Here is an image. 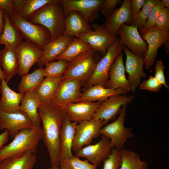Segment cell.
Segmentation results:
<instances>
[{"label": "cell", "mask_w": 169, "mask_h": 169, "mask_svg": "<svg viewBox=\"0 0 169 169\" xmlns=\"http://www.w3.org/2000/svg\"><path fill=\"white\" fill-rule=\"evenodd\" d=\"M155 26L160 30L169 32V8H165L161 11L156 19Z\"/></svg>", "instance_id": "ab89813d"}, {"label": "cell", "mask_w": 169, "mask_h": 169, "mask_svg": "<svg viewBox=\"0 0 169 169\" xmlns=\"http://www.w3.org/2000/svg\"><path fill=\"white\" fill-rule=\"evenodd\" d=\"M162 85L154 76H150L147 80L143 81L140 85L141 90H146L154 92L159 91Z\"/></svg>", "instance_id": "b9f144b4"}, {"label": "cell", "mask_w": 169, "mask_h": 169, "mask_svg": "<svg viewBox=\"0 0 169 169\" xmlns=\"http://www.w3.org/2000/svg\"><path fill=\"white\" fill-rule=\"evenodd\" d=\"M13 141L0 149V163L6 158L20 153L30 151L35 154L42 139L40 125L20 131Z\"/></svg>", "instance_id": "3957f363"}, {"label": "cell", "mask_w": 169, "mask_h": 169, "mask_svg": "<svg viewBox=\"0 0 169 169\" xmlns=\"http://www.w3.org/2000/svg\"><path fill=\"white\" fill-rule=\"evenodd\" d=\"M165 8H169V1L168 0H161Z\"/></svg>", "instance_id": "681fc988"}, {"label": "cell", "mask_w": 169, "mask_h": 169, "mask_svg": "<svg viewBox=\"0 0 169 169\" xmlns=\"http://www.w3.org/2000/svg\"><path fill=\"white\" fill-rule=\"evenodd\" d=\"M4 26L0 35V45L15 49L23 40L20 32L11 23L7 14L4 11Z\"/></svg>", "instance_id": "4dcf8cb0"}, {"label": "cell", "mask_w": 169, "mask_h": 169, "mask_svg": "<svg viewBox=\"0 0 169 169\" xmlns=\"http://www.w3.org/2000/svg\"><path fill=\"white\" fill-rule=\"evenodd\" d=\"M53 0H25L19 15L28 20L37 11Z\"/></svg>", "instance_id": "e575fe53"}, {"label": "cell", "mask_w": 169, "mask_h": 169, "mask_svg": "<svg viewBox=\"0 0 169 169\" xmlns=\"http://www.w3.org/2000/svg\"><path fill=\"white\" fill-rule=\"evenodd\" d=\"M138 31L142 39L148 44L146 53L143 59L145 69H147L153 64L159 48L169 40V33L160 30L155 26L141 28Z\"/></svg>", "instance_id": "ba28073f"}, {"label": "cell", "mask_w": 169, "mask_h": 169, "mask_svg": "<svg viewBox=\"0 0 169 169\" xmlns=\"http://www.w3.org/2000/svg\"><path fill=\"white\" fill-rule=\"evenodd\" d=\"M40 103L34 90L24 93L20 103L19 111L30 120L33 126L40 125L41 119L38 111Z\"/></svg>", "instance_id": "484cf974"}, {"label": "cell", "mask_w": 169, "mask_h": 169, "mask_svg": "<svg viewBox=\"0 0 169 169\" xmlns=\"http://www.w3.org/2000/svg\"><path fill=\"white\" fill-rule=\"evenodd\" d=\"M0 65L7 83L18 73L19 62L15 49L4 47L0 50Z\"/></svg>", "instance_id": "f1b7e54d"}, {"label": "cell", "mask_w": 169, "mask_h": 169, "mask_svg": "<svg viewBox=\"0 0 169 169\" xmlns=\"http://www.w3.org/2000/svg\"><path fill=\"white\" fill-rule=\"evenodd\" d=\"M77 123L70 120L67 115L62 124L60 133L61 160L71 158Z\"/></svg>", "instance_id": "603a6c76"}, {"label": "cell", "mask_w": 169, "mask_h": 169, "mask_svg": "<svg viewBox=\"0 0 169 169\" xmlns=\"http://www.w3.org/2000/svg\"><path fill=\"white\" fill-rule=\"evenodd\" d=\"M120 152L122 162L119 169H148L147 163L141 160L137 154L126 149H120Z\"/></svg>", "instance_id": "836d02e7"}, {"label": "cell", "mask_w": 169, "mask_h": 169, "mask_svg": "<svg viewBox=\"0 0 169 169\" xmlns=\"http://www.w3.org/2000/svg\"><path fill=\"white\" fill-rule=\"evenodd\" d=\"M74 37L66 34L51 40L44 47L42 56L37 62L39 68L43 67L47 63L52 61L62 53Z\"/></svg>", "instance_id": "7402d4cb"}, {"label": "cell", "mask_w": 169, "mask_h": 169, "mask_svg": "<svg viewBox=\"0 0 169 169\" xmlns=\"http://www.w3.org/2000/svg\"><path fill=\"white\" fill-rule=\"evenodd\" d=\"M127 93V92L122 89H113L100 84L95 85L89 87L82 93L79 102H103L112 96L126 95Z\"/></svg>", "instance_id": "83f0119b"}, {"label": "cell", "mask_w": 169, "mask_h": 169, "mask_svg": "<svg viewBox=\"0 0 169 169\" xmlns=\"http://www.w3.org/2000/svg\"><path fill=\"white\" fill-rule=\"evenodd\" d=\"M9 18L12 24L20 32L25 41L43 49L44 46L51 40L50 33L45 27L33 23L17 14Z\"/></svg>", "instance_id": "5b68a950"}, {"label": "cell", "mask_w": 169, "mask_h": 169, "mask_svg": "<svg viewBox=\"0 0 169 169\" xmlns=\"http://www.w3.org/2000/svg\"><path fill=\"white\" fill-rule=\"evenodd\" d=\"M165 7L161 0H158L152 9L146 22L142 28H146L155 26L156 19L161 11Z\"/></svg>", "instance_id": "60d3db41"}, {"label": "cell", "mask_w": 169, "mask_h": 169, "mask_svg": "<svg viewBox=\"0 0 169 169\" xmlns=\"http://www.w3.org/2000/svg\"><path fill=\"white\" fill-rule=\"evenodd\" d=\"M125 69L123 61V54L116 56L109 71L107 88L113 89H122L126 92L131 91L130 84L125 75Z\"/></svg>", "instance_id": "44dd1931"}, {"label": "cell", "mask_w": 169, "mask_h": 169, "mask_svg": "<svg viewBox=\"0 0 169 169\" xmlns=\"http://www.w3.org/2000/svg\"><path fill=\"white\" fill-rule=\"evenodd\" d=\"M146 0H131V12L132 18L136 16L143 7Z\"/></svg>", "instance_id": "bcb514c9"}, {"label": "cell", "mask_w": 169, "mask_h": 169, "mask_svg": "<svg viewBox=\"0 0 169 169\" xmlns=\"http://www.w3.org/2000/svg\"><path fill=\"white\" fill-rule=\"evenodd\" d=\"M65 19L60 0H53L37 11L28 20L47 28L52 40L63 35Z\"/></svg>", "instance_id": "7a4b0ae2"}, {"label": "cell", "mask_w": 169, "mask_h": 169, "mask_svg": "<svg viewBox=\"0 0 169 169\" xmlns=\"http://www.w3.org/2000/svg\"><path fill=\"white\" fill-rule=\"evenodd\" d=\"M104 0H60L66 17L69 13L75 11L80 13L88 22H93Z\"/></svg>", "instance_id": "7c38bea8"}, {"label": "cell", "mask_w": 169, "mask_h": 169, "mask_svg": "<svg viewBox=\"0 0 169 169\" xmlns=\"http://www.w3.org/2000/svg\"><path fill=\"white\" fill-rule=\"evenodd\" d=\"M38 111L42 123V139L49 152L51 166H58L61 160L60 133L66 114L59 105L40 103Z\"/></svg>", "instance_id": "6da1fadb"}, {"label": "cell", "mask_w": 169, "mask_h": 169, "mask_svg": "<svg viewBox=\"0 0 169 169\" xmlns=\"http://www.w3.org/2000/svg\"><path fill=\"white\" fill-rule=\"evenodd\" d=\"M4 11L0 9V35L3 31L4 26Z\"/></svg>", "instance_id": "c3c4849f"}, {"label": "cell", "mask_w": 169, "mask_h": 169, "mask_svg": "<svg viewBox=\"0 0 169 169\" xmlns=\"http://www.w3.org/2000/svg\"><path fill=\"white\" fill-rule=\"evenodd\" d=\"M121 2L120 0H105L101 5L100 11L107 18L114 12L116 6Z\"/></svg>", "instance_id": "7bdbcfd3"}, {"label": "cell", "mask_w": 169, "mask_h": 169, "mask_svg": "<svg viewBox=\"0 0 169 169\" xmlns=\"http://www.w3.org/2000/svg\"><path fill=\"white\" fill-rule=\"evenodd\" d=\"M62 76L46 77L35 89L40 103H51L62 80Z\"/></svg>", "instance_id": "f546056e"}, {"label": "cell", "mask_w": 169, "mask_h": 169, "mask_svg": "<svg viewBox=\"0 0 169 169\" xmlns=\"http://www.w3.org/2000/svg\"><path fill=\"white\" fill-rule=\"evenodd\" d=\"M121 162L120 149L112 148L110 154L104 161L103 169H119Z\"/></svg>", "instance_id": "f35d334b"}, {"label": "cell", "mask_w": 169, "mask_h": 169, "mask_svg": "<svg viewBox=\"0 0 169 169\" xmlns=\"http://www.w3.org/2000/svg\"><path fill=\"white\" fill-rule=\"evenodd\" d=\"M126 106L127 105H125L122 107L116 120L102 127L100 130V135L110 139L112 148L115 147L120 150L123 149L127 139L133 136L130 130L125 128L124 125Z\"/></svg>", "instance_id": "52a82bcc"}, {"label": "cell", "mask_w": 169, "mask_h": 169, "mask_svg": "<svg viewBox=\"0 0 169 169\" xmlns=\"http://www.w3.org/2000/svg\"><path fill=\"white\" fill-rule=\"evenodd\" d=\"M165 68L161 60L157 61L155 66V77L158 81L166 88L169 89V87L167 85L164 74Z\"/></svg>", "instance_id": "ee69618b"}, {"label": "cell", "mask_w": 169, "mask_h": 169, "mask_svg": "<svg viewBox=\"0 0 169 169\" xmlns=\"http://www.w3.org/2000/svg\"><path fill=\"white\" fill-rule=\"evenodd\" d=\"M120 37V41L136 55L144 57L147 51L148 46L137 28L134 26L125 23L121 25L117 31Z\"/></svg>", "instance_id": "30bf717a"}, {"label": "cell", "mask_w": 169, "mask_h": 169, "mask_svg": "<svg viewBox=\"0 0 169 169\" xmlns=\"http://www.w3.org/2000/svg\"><path fill=\"white\" fill-rule=\"evenodd\" d=\"M93 29L89 22L80 13L72 11L65 18V29L63 35H69L78 38L82 33L92 31Z\"/></svg>", "instance_id": "d4e9b609"}, {"label": "cell", "mask_w": 169, "mask_h": 169, "mask_svg": "<svg viewBox=\"0 0 169 169\" xmlns=\"http://www.w3.org/2000/svg\"><path fill=\"white\" fill-rule=\"evenodd\" d=\"M92 49L86 43L79 38H74L64 52L55 60H62L69 62L81 53Z\"/></svg>", "instance_id": "d6a6232c"}, {"label": "cell", "mask_w": 169, "mask_h": 169, "mask_svg": "<svg viewBox=\"0 0 169 169\" xmlns=\"http://www.w3.org/2000/svg\"><path fill=\"white\" fill-rule=\"evenodd\" d=\"M69 62L62 60L51 61L47 63L44 69L46 77H56L62 76L66 69Z\"/></svg>", "instance_id": "74e56055"}, {"label": "cell", "mask_w": 169, "mask_h": 169, "mask_svg": "<svg viewBox=\"0 0 169 169\" xmlns=\"http://www.w3.org/2000/svg\"><path fill=\"white\" fill-rule=\"evenodd\" d=\"M124 46L120 43V38H117L108 47L106 53L98 62L93 73L88 79L89 87L100 84L107 88L110 68L116 56L123 50Z\"/></svg>", "instance_id": "8992f818"}, {"label": "cell", "mask_w": 169, "mask_h": 169, "mask_svg": "<svg viewBox=\"0 0 169 169\" xmlns=\"http://www.w3.org/2000/svg\"><path fill=\"white\" fill-rule=\"evenodd\" d=\"M1 92L2 95L0 99V111L7 113L20 112V105L24 93L12 90L4 79H1Z\"/></svg>", "instance_id": "cb8c5ba5"}, {"label": "cell", "mask_w": 169, "mask_h": 169, "mask_svg": "<svg viewBox=\"0 0 169 169\" xmlns=\"http://www.w3.org/2000/svg\"><path fill=\"white\" fill-rule=\"evenodd\" d=\"M36 161L35 154L28 151L4 159L0 163V169H33Z\"/></svg>", "instance_id": "4316f807"}, {"label": "cell", "mask_w": 169, "mask_h": 169, "mask_svg": "<svg viewBox=\"0 0 169 169\" xmlns=\"http://www.w3.org/2000/svg\"><path fill=\"white\" fill-rule=\"evenodd\" d=\"M102 136L101 139L98 142L86 146L75 152L76 156L85 158L96 167L99 166L108 157L112 149L110 139Z\"/></svg>", "instance_id": "4fadbf2b"}, {"label": "cell", "mask_w": 169, "mask_h": 169, "mask_svg": "<svg viewBox=\"0 0 169 169\" xmlns=\"http://www.w3.org/2000/svg\"><path fill=\"white\" fill-rule=\"evenodd\" d=\"M60 169H96V167L87 160H82L73 156L61 160L59 164Z\"/></svg>", "instance_id": "8d00e7d4"}, {"label": "cell", "mask_w": 169, "mask_h": 169, "mask_svg": "<svg viewBox=\"0 0 169 169\" xmlns=\"http://www.w3.org/2000/svg\"><path fill=\"white\" fill-rule=\"evenodd\" d=\"M104 125L102 120L82 121L76 125L72 150L75 152L91 143L93 140L100 135V132Z\"/></svg>", "instance_id": "9c48e42d"}, {"label": "cell", "mask_w": 169, "mask_h": 169, "mask_svg": "<svg viewBox=\"0 0 169 169\" xmlns=\"http://www.w3.org/2000/svg\"><path fill=\"white\" fill-rule=\"evenodd\" d=\"M18 62V74L22 76L28 73L30 68L42 56L43 49L26 41L22 40L15 49Z\"/></svg>", "instance_id": "8fae6325"}, {"label": "cell", "mask_w": 169, "mask_h": 169, "mask_svg": "<svg viewBox=\"0 0 169 169\" xmlns=\"http://www.w3.org/2000/svg\"><path fill=\"white\" fill-rule=\"evenodd\" d=\"M45 169H60L58 166H51L49 168H47Z\"/></svg>", "instance_id": "816d5d0a"}, {"label": "cell", "mask_w": 169, "mask_h": 169, "mask_svg": "<svg viewBox=\"0 0 169 169\" xmlns=\"http://www.w3.org/2000/svg\"><path fill=\"white\" fill-rule=\"evenodd\" d=\"M123 50L126 56L125 70L129 75L128 80L131 91L134 92L140 85L141 78L146 77L143 68L144 57L135 55L125 46Z\"/></svg>", "instance_id": "ac0fdd59"}, {"label": "cell", "mask_w": 169, "mask_h": 169, "mask_svg": "<svg viewBox=\"0 0 169 169\" xmlns=\"http://www.w3.org/2000/svg\"><path fill=\"white\" fill-rule=\"evenodd\" d=\"M1 79L0 78V93L1 91Z\"/></svg>", "instance_id": "f5cc1de1"}, {"label": "cell", "mask_w": 169, "mask_h": 169, "mask_svg": "<svg viewBox=\"0 0 169 169\" xmlns=\"http://www.w3.org/2000/svg\"><path fill=\"white\" fill-rule=\"evenodd\" d=\"M44 76L43 68H39L31 73H28L22 75L18 87L19 92L24 93L35 90L43 80Z\"/></svg>", "instance_id": "1f68e13d"}, {"label": "cell", "mask_w": 169, "mask_h": 169, "mask_svg": "<svg viewBox=\"0 0 169 169\" xmlns=\"http://www.w3.org/2000/svg\"><path fill=\"white\" fill-rule=\"evenodd\" d=\"M9 136L8 131L6 130L0 134V149L8 141Z\"/></svg>", "instance_id": "7dc6e473"}, {"label": "cell", "mask_w": 169, "mask_h": 169, "mask_svg": "<svg viewBox=\"0 0 169 169\" xmlns=\"http://www.w3.org/2000/svg\"><path fill=\"white\" fill-rule=\"evenodd\" d=\"M92 27L94 30L80 34L78 38L88 44L92 49L105 54L108 47L117 37L107 33L102 25L94 24Z\"/></svg>", "instance_id": "2e32d148"}, {"label": "cell", "mask_w": 169, "mask_h": 169, "mask_svg": "<svg viewBox=\"0 0 169 169\" xmlns=\"http://www.w3.org/2000/svg\"><path fill=\"white\" fill-rule=\"evenodd\" d=\"M102 102L82 101L58 105L65 112L71 121L77 123L92 119Z\"/></svg>", "instance_id": "9a60e30c"}, {"label": "cell", "mask_w": 169, "mask_h": 169, "mask_svg": "<svg viewBox=\"0 0 169 169\" xmlns=\"http://www.w3.org/2000/svg\"><path fill=\"white\" fill-rule=\"evenodd\" d=\"M0 78L1 79H4V74L3 73L2 70L1 69V67L0 65Z\"/></svg>", "instance_id": "f907efd6"}, {"label": "cell", "mask_w": 169, "mask_h": 169, "mask_svg": "<svg viewBox=\"0 0 169 169\" xmlns=\"http://www.w3.org/2000/svg\"><path fill=\"white\" fill-rule=\"evenodd\" d=\"M98 52L92 49L74 58L69 62L62 79H75L82 81L89 79L98 62L96 60Z\"/></svg>", "instance_id": "277c9868"}, {"label": "cell", "mask_w": 169, "mask_h": 169, "mask_svg": "<svg viewBox=\"0 0 169 169\" xmlns=\"http://www.w3.org/2000/svg\"><path fill=\"white\" fill-rule=\"evenodd\" d=\"M133 96L119 95L112 96L103 102L93 117L95 120H102L104 125L114 118L120 112L122 107L131 102Z\"/></svg>", "instance_id": "5bb4252c"}, {"label": "cell", "mask_w": 169, "mask_h": 169, "mask_svg": "<svg viewBox=\"0 0 169 169\" xmlns=\"http://www.w3.org/2000/svg\"><path fill=\"white\" fill-rule=\"evenodd\" d=\"M132 14L131 12V0H124L121 6L115 9L102 25L108 34L116 36L119 27L124 24L132 25Z\"/></svg>", "instance_id": "e0dca14e"}, {"label": "cell", "mask_w": 169, "mask_h": 169, "mask_svg": "<svg viewBox=\"0 0 169 169\" xmlns=\"http://www.w3.org/2000/svg\"><path fill=\"white\" fill-rule=\"evenodd\" d=\"M158 0H146L143 7L139 13L132 18V25L138 30L145 25L151 11Z\"/></svg>", "instance_id": "d590c367"}, {"label": "cell", "mask_w": 169, "mask_h": 169, "mask_svg": "<svg viewBox=\"0 0 169 169\" xmlns=\"http://www.w3.org/2000/svg\"><path fill=\"white\" fill-rule=\"evenodd\" d=\"M33 126L30 120L20 111L7 113L0 111V130H8L11 139L21 130Z\"/></svg>", "instance_id": "ffe728a7"}, {"label": "cell", "mask_w": 169, "mask_h": 169, "mask_svg": "<svg viewBox=\"0 0 169 169\" xmlns=\"http://www.w3.org/2000/svg\"><path fill=\"white\" fill-rule=\"evenodd\" d=\"M0 9L5 11L9 18L16 14L15 0H0Z\"/></svg>", "instance_id": "f6af8a7d"}, {"label": "cell", "mask_w": 169, "mask_h": 169, "mask_svg": "<svg viewBox=\"0 0 169 169\" xmlns=\"http://www.w3.org/2000/svg\"><path fill=\"white\" fill-rule=\"evenodd\" d=\"M82 82L75 79H62L51 103L60 105L79 102L82 93Z\"/></svg>", "instance_id": "d6986e66"}]
</instances>
